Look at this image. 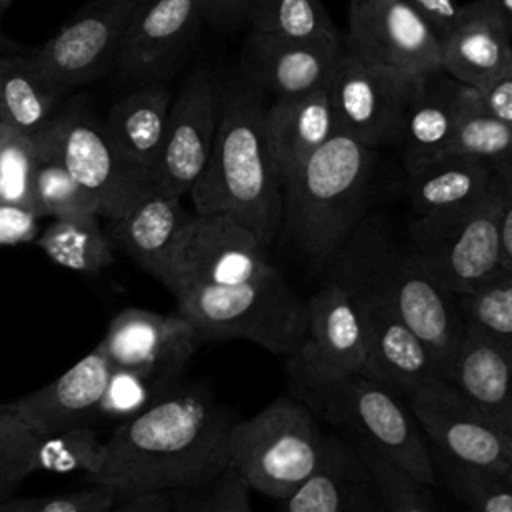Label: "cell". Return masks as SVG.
Instances as JSON below:
<instances>
[{"mask_svg":"<svg viewBox=\"0 0 512 512\" xmlns=\"http://www.w3.org/2000/svg\"><path fill=\"white\" fill-rule=\"evenodd\" d=\"M238 418L200 386H174L144 412L116 424L92 476L118 500L192 490L228 470Z\"/></svg>","mask_w":512,"mask_h":512,"instance_id":"6da1fadb","label":"cell"},{"mask_svg":"<svg viewBox=\"0 0 512 512\" xmlns=\"http://www.w3.org/2000/svg\"><path fill=\"white\" fill-rule=\"evenodd\" d=\"M266 96L240 72L222 78L210 158L190 190L196 214H224L270 248L282 222V178L266 138Z\"/></svg>","mask_w":512,"mask_h":512,"instance_id":"7a4b0ae2","label":"cell"},{"mask_svg":"<svg viewBox=\"0 0 512 512\" xmlns=\"http://www.w3.org/2000/svg\"><path fill=\"white\" fill-rule=\"evenodd\" d=\"M378 148L336 134L282 180V236L314 268L332 264L366 218Z\"/></svg>","mask_w":512,"mask_h":512,"instance_id":"3957f363","label":"cell"},{"mask_svg":"<svg viewBox=\"0 0 512 512\" xmlns=\"http://www.w3.org/2000/svg\"><path fill=\"white\" fill-rule=\"evenodd\" d=\"M332 264L334 274L362 284L388 304L432 352L444 376L466 326L458 296L426 262L410 248L402 250L376 220L366 216Z\"/></svg>","mask_w":512,"mask_h":512,"instance_id":"277c9868","label":"cell"},{"mask_svg":"<svg viewBox=\"0 0 512 512\" xmlns=\"http://www.w3.org/2000/svg\"><path fill=\"white\" fill-rule=\"evenodd\" d=\"M176 312L194 328L200 344L246 340L288 356L304 328V300L274 268L238 284H194L172 292Z\"/></svg>","mask_w":512,"mask_h":512,"instance_id":"5b68a950","label":"cell"},{"mask_svg":"<svg viewBox=\"0 0 512 512\" xmlns=\"http://www.w3.org/2000/svg\"><path fill=\"white\" fill-rule=\"evenodd\" d=\"M316 418L340 428L426 488L436 486L438 468L430 444L406 398L386 384L352 374L332 384L294 394Z\"/></svg>","mask_w":512,"mask_h":512,"instance_id":"8992f818","label":"cell"},{"mask_svg":"<svg viewBox=\"0 0 512 512\" xmlns=\"http://www.w3.org/2000/svg\"><path fill=\"white\" fill-rule=\"evenodd\" d=\"M326 448L328 436L316 414L300 398L280 396L248 420L236 422L228 468L248 490L278 502L318 468Z\"/></svg>","mask_w":512,"mask_h":512,"instance_id":"52a82bcc","label":"cell"},{"mask_svg":"<svg viewBox=\"0 0 512 512\" xmlns=\"http://www.w3.org/2000/svg\"><path fill=\"white\" fill-rule=\"evenodd\" d=\"M76 182L94 198L98 216L114 220L154 192V178L128 162L104 122L80 102L68 104L40 128Z\"/></svg>","mask_w":512,"mask_h":512,"instance_id":"ba28073f","label":"cell"},{"mask_svg":"<svg viewBox=\"0 0 512 512\" xmlns=\"http://www.w3.org/2000/svg\"><path fill=\"white\" fill-rule=\"evenodd\" d=\"M502 180L482 202L442 216H416L410 224V250L456 296L470 292L504 270Z\"/></svg>","mask_w":512,"mask_h":512,"instance_id":"9c48e42d","label":"cell"},{"mask_svg":"<svg viewBox=\"0 0 512 512\" xmlns=\"http://www.w3.org/2000/svg\"><path fill=\"white\" fill-rule=\"evenodd\" d=\"M288 358L294 394L364 374L368 350L358 302L334 274L304 302V328Z\"/></svg>","mask_w":512,"mask_h":512,"instance_id":"30bf717a","label":"cell"},{"mask_svg":"<svg viewBox=\"0 0 512 512\" xmlns=\"http://www.w3.org/2000/svg\"><path fill=\"white\" fill-rule=\"evenodd\" d=\"M444 468L494 474L512 466V434L468 402L448 380L436 378L406 396Z\"/></svg>","mask_w":512,"mask_h":512,"instance_id":"8fae6325","label":"cell"},{"mask_svg":"<svg viewBox=\"0 0 512 512\" xmlns=\"http://www.w3.org/2000/svg\"><path fill=\"white\" fill-rule=\"evenodd\" d=\"M148 0H86V4L28 56L64 94L112 70L118 48Z\"/></svg>","mask_w":512,"mask_h":512,"instance_id":"7c38bea8","label":"cell"},{"mask_svg":"<svg viewBox=\"0 0 512 512\" xmlns=\"http://www.w3.org/2000/svg\"><path fill=\"white\" fill-rule=\"evenodd\" d=\"M274 266L254 232L224 214H196L182 228L164 286L174 292L194 284H238Z\"/></svg>","mask_w":512,"mask_h":512,"instance_id":"4fadbf2b","label":"cell"},{"mask_svg":"<svg viewBox=\"0 0 512 512\" xmlns=\"http://www.w3.org/2000/svg\"><path fill=\"white\" fill-rule=\"evenodd\" d=\"M414 82L416 76L378 66L344 48L328 84L338 132L370 148L394 146Z\"/></svg>","mask_w":512,"mask_h":512,"instance_id":"5bb4252c","label":"cell"},{"mask_svg":"<svg viewBox=\"0 0 512 512\" xmlns=\"http://www.w3.org/2000/svg\"><path fill=\"white\" fill-rule=\"evenodd\" d=\"M222 78L210 66H196L172 96L154 188L182 198L190 194L210 158L220 114Z\"/></svg>","mask_w":512,"mask_h":512,"instance_id":"9a60e30c","label":"cell"},{"mask_svg":"<svg viewBox=\"0 0 512 512\" xmlns=\"http://www.w3.org/2000/svg\"><path fill=\"white\" fill-rule=\"evenodd\" d=\"M344 48L410 76L442 70L440 38L406 0H350Z\"/></svg>","mask_w":512,"mask_h":512,"instance_id":"2e32d148","label":"cell"},{"mask_svg":"<svg viewBox=\"0 0 512 512\" xmlns=\"http://www.w3.org/2000/svg\"><path fill=\"white\" fill-rule=\"evenodd\" d=\"M204 22V0H148L118 48L116 80L128 86L166 82Z\"/></svg>","mask_w":512,"mask_h":512,"instance_id":"e0dca14e","label":"cell"},{"mask_svg":"<svg viewBox=\"0 0 512 512\" xmlns=\"http://www.w3.org/2000/svg\"><path fill=\"white\" fill-rule=\"evenodd\" d=\"M112 368H134L176 386L200 340L178 312L162 314L146 308H124L108 324L98 342Z\"/></svg>","mask_w":512,"mask_h":512,"instance_id":"ac0fdd59","label":"cell"},{"mask_svg":"<svg viewBox=\"0 0 512 512\" xmlns=\"http://www.w3.org/2000/svg\"><path fill=\"white\" fill-rule=\"evenodd\" d=\"M342 54L344 42L246 30L238 72L264 96H296L328 88Z\"/></svg>","mask_w":512,"mask_h":512,"instance_id":"d6986e66","label":"cell"},{"mask_svg":"<svg viewBox=\"0 0 512 512\" xmlns=\"http://www.w3.org/2000/svg\"><path fill=\"white\" fill-rule=\"evenodd\" d=\"M334 276L350 288L362 314L368 350V364L364 370L366 376L386 384L404 398L422 384L442 378L440 366L432 352L388 304H384L362 284L338 274Z\"/></svg>","mask_w":512,"mask_h":512,"instance_id":"ffe728a7","label":"cell"},{"mask_svg":"<svg viewBox=\"0 0 512 512\" xmlns=\"http://www.w3.org/2000/svg\"><path fill=\"white\" fill-rule=\"evenodd\" d=\"M110 372L112 364L102 346L96 344L56 380L14 400L10 406L40 436L92 426Z\"/></svg>","mask_w":512,"mask_h":512,"instance_id":"44dd1931","label":"cell"},{"mask_svg":"<svg viewBox=\"0 0 512 512\" xmlns=\"http://www.w3.org/2000/svg\"><path fill=\"white\" fill-rule=\"evenodd\" d=\"M474 96V88L444 70L416 76L394 144L400 150L404 172L444 150Z\"/></svg>","mask_w":512,"mask_h":512,"instance_id":"7402d4cb","label":"cell"},{"mask_svg":"<svg viewBox=\"0 0 512 512\" xmlns=\"http://www.w3.org/2000/svg\"><path fill=\"white\" fill-rule=\"evenodd\" d=\"M276 512H386L380 488L350 440L328 436L318 468Z\"/></svg>","mask_w":512,"mask_h":512,"instance_id":"603a6c76","label":"cell"},{"mask_svg":"<svg viewBox=\"0 0 512 512\" xmlns=\"http://www.w3.org/2000/svg\"><path fill=\"white\" fill-rule=\"evenodd\" d=\"M500 186L494 162L464 154H442L406 170V196L416 216L466 210Z\"/></svg>","mask_w":512,"mask_h":512,"instance_id":"cb8c5ba5","label":"cell"},{"mask_svg":"<svg viewBox=\"0 0 512 512\" xmlns=\"http://www.w3.org/2000/svg\"><path fill=\"white\" fill-rule=\"evenodd\" d=\"M440 52L442 70L478 90L512 62V38L486 0H472L440 38Z\"/></svg>","mask_w":512,"mask_h":512,"instance_id":"d4e9b609","label":"cell"},{"mask_svg":"<svg viewBox=\"0 0 512 512\" xmlns=\"http://www.w3.org/2000/svg\"><path fill=\"white\" fill-rule=\"evenodd\" d=\"M180 200L182 198L154 190L124 216L106 220L104 226L114 250L130 256L162 284L168 274L174 244L192 218Z\"/></svg>","mask_w":512,"mask_h":512,"instance_id":"484cf974","label":"cell"},{"mask_svg":"<svg viewBox=\"0 0 512 512\" xmlns=\"http://www.w3.org/2000/svg\"><path fill=\"white\" fill-rule=\"evenodd\" d=\"M442 378L512 434V344L466 330Z\"/></svg>","mask_w":512,"mask_h":512,"instance_id":"4316f807","label":"cell"},{"mask_svg":"<svg viewBox=\"0 0 512 512\" xmlns=\"http://www.w3.org/2000/svg\"><path fill=\"white\" fill-rule=\"evenodd\" d=\"M336 134L328 88L272 98L266 108V138L282 180Z\"/></svg>","mask_w":512,"mask_h":512,"instance_id":"83f0119b","label":"cell"},{"mask_svg":"<svg viewBox=\"0 0 512 512\" xmlns=\"http://www.w3.org/2000/svg\"><path fill=\"white\" fill-rule=\"evenodd\" d=\"M172 94L166 82H148L132 86L118 98L104 128L116 150L138 168L154 178V168L160 156Z\"/></svg>","mask_w":512,"mask_h":512,"instance_id":"f1b7e54d","label":"cell"},{"mask_svg":"<svg viewBox=\"0 0 512 512\" xmlns=\"http://www.w3.org/2000/svg\"><path fill=\"white\" fill-rule=\"evenodd\" d=\"M62 92L42 74L28 54H0V120L34 134L52 116Z\"/></svg>","mask_w":512,"mask_h":512,"instance_id":"f546056e","label":"cell"},{"mask_svg":"<svg viewBox=\"0 0 512 512\" xmlns=\"http://www.w3.org/2000/svg\"><path fill=\"white\" fill-rule=\"evenodd\" d=\"M36 244L54 264L82 274H96L112 266L116 258L100 216L52 218L40 230Z\"/></svg>","mask_w":512,"mask_h":512,"instance_id":"4dcf8cb0","label":"cell"},{"mask_svg":"<svg viewBox=\"0 0 512 512\" xmlns=\"http://www.w3.org/2000/svg\"><path fill=\"white\" fill-rule=\"evenodd\" d=\"M32 136L36 148L34 194L38 214L50 218L98 216L94 198L68 172L56 148L42 134V130L34 132Z\"/></svg>","mask_w":512,"mask_h":512,"instance_id":"1f68e13d","label":"cell"},{"mask_svg":"<svg viewBox=\"0 0 512 512\" xmlns=\"http://www.w3.org/2000/svg\"><path fill=\"white\" fill-rule=\"evenodd\" d=\"M246 30L300 40L344 42L320 0H254Z\"/></svg>","mask_w":512,"mask_h":512,"instance_id":"d6a6232c","label":"cell"},{"mask_svg":"<svg viewBox=\"0 0 512 512\" xmlns=\"http://www.w3.org/2000/svg\"><path fill=\"white\" fill-rule=\"evenodd\" d=\"M466 330L512 344V270L504 268L480 286L458 296Z\"/></svg>","mask_w":512,"mask_h":512,"instance_id":"836d02e7","label":"cell"},{"mask_svg":"<svg viewBox=\"0 0 512 512\" xmlns=\"http://www.w3.org/2000/svg\"><path fill=\"white\" fill-rule=\"evenodd\" d=\"M442 154L476 156L496 164L512 154V126L488 114L474 96L438 156Z\"/></svg>","mask_w":512,"mask_h":512,"instance_id":"e575fe53","label":"cell"},{"mask_svg":"<svg viewBox=\"0 0 512 512\" xmlns=\"http://www.w3.org/2000/svg\"><path fill=\"white\" fill-rule=\"evenodd\" d=\"M102 452L104 442L98 440L94 426H80L60 434L40 436L36 452V472H82L92 478L102 464Z\"/></svg>","mask_w":512,"mask_h":512,"instance_id":"d590c367","label":"cell"},{"mask_svg":"<svg viewBox=\"0 0 512 512\" xmlns=\"http://www.w3.org/2000/svg\"><path fill=\"white\" fill-rule=\"evenodd\" d=\"M34 174H36L34 136L4 124L2 140H0V202L24 206L38 214L36 194H34Z\"/></svg>","mask_w":512,"mask_h":512,"instance_id":"8d00e7d4","label":"cell"},{"mask_svg":"<svg viewBox=\"0 0 512 512\" xmlns=\"http://www.w3.org/2000/svg\"><path fill=\"white\" fill-rule=\"evenodd\" d=\"M40 434L10 404L0 406V500L14 496L22 480L36 472Z\"/></svg>","mask_w":512,"mask_h":512,"instance_id":"74e56055","label":"cell"},{"mask_svg":"<svg viewBox=\"0 0 512 512\" xmlns=\"http://www.w3.org/2000/svg\"><path fill=\"white\" fill-rule=\"evenodd\" d=\"M172 388L174 386L148 372L134 368H112L106 390L98 404V418L112 420L116 424L130 420Z\"/></svg>","mask_w":512,"mask_h":512,"instance_id":"f35d334b","label":"cell"},{"mask_svg":"<svg viewBox=\"0 0 512 512\" xmlns=\"http://www.w3.org/2000/svg\"><path fill=\"white\" fill-rule=\"evenodd\" d=\"M366 466L370 468L386 512H436L432 506V500L428 498L426 486L404 474L400 468H396L392 462L376 454L374 450L352 442Z\"/></svg>","mask_w":512,"mask_h":512,"instance_id":"ab89813d","label":"cell"},{"mask_svg":"<svg viewBox=\"0 0 512 512\" xmlns=\"http://www.w3.org/2000/svg\"><path fill=\"white\" fill-rule=\"evenodd\" d=\"M444 470L470 512H512V466L494 474Z\"/></svg>","mask_w":512,"mask_h":512,"instance_id":"60d3db41","label":"cell"},{"mask_svg":"<svg viewBox=\"0 0 512 512\" xmlns=\"http://www.w3.org/2000/svg\"><path fill=\"white\" fill-rule=\"evenodd\" d=\"M116 502L114 490L92 482L56 496H10L0 500V512H108Z\"/></svg>","mask_w":512,"mask_h":512,"instance_id":"b9f144b4","label":"cell"},{"mask_svg":"<svg viewBox=\"0 0 512 512\" xmlns=\"http://www.w3.org/2000/svg\"><path fill=\"white\" fill-rule=\"evenodd\" d=\"M176 512H254L248 498V488L228 468L212 482L178 490Z\"/></svg>","mask_w":512,"mask_h":512,"instance_id":"7bdbcfd3","label":"cell"},{"mask_svg":"<svg viewBox=\"0 0 512 512\" xmlns=\"http://www.w3.org/2000/svg\"><path fill=\"white\" fill-rule=\"evenodd\" d=\"M40 216L24 206L0 202V248L36 242Z\"/></svg>","mask_w":512,"mask_h":512,"instance_id":"ee69618b","label":"cell"},{"mask_svg":"<svg viewBox=\"0 0 512 512\" xmlns=\"http://www.w3.org/2000/svg\"><path fill=\"white\" fill-rule=\"evenodd\" d=\"M476 96L488 114L512 126V62L488 84L478 88Z\"/></svg>","mask_w":512,"mask_h":512,"instance_id":"f6af8a7d","label":"cell"},{"mask_svg":"<svg viewBox=\"0 0 512 512\" xmlns=\"http://www.w3.org/2000/svg\"><path fill=\"white\" fill-rule=\"evenodd\" d=\"M254 0H204L206 22L220 30H238L248 26Z\"/></svg>","mask_w":512,"mask_h":512,"instance_id":"bcb514c9","label":"cell"},{"mask_svg":"<svg viewBox=\"0 0 512 512\" xmlns=\"http://www.w3.org/2000/svg\"><path fill=\"white\" fill-rule=\"evenodd\" d=\"M502 180V212H500V236L504 268L512 270V154L496 162Z\"/></svg>","mask_w":512,"mask_h":512,"instance_id":"7dc6e473","label":"cell"},{"mask_svg":"<svg viewBox=\"0 0 512 512\" xmlns=\"http://www.w3.org/2000/svg\"><path fill=\"white\" fill-rule=\"evenodd\" d=\"M436 32L438 38H442L452 24L458 20L462 4L458 0H406Z\"/></svg>","mask_w":512,"mask_h":512,"instance_id":"c3c4849f","label":"cell"},{"mask_svg":"<svg viewBox=\"0 0 512 512\" xmlns=\"http://www.w3.org/2000/svg\"><path fill=\"white\" fill-rule=\"evenodd\" d=\"M176 508H178V490L124 498V500H118L108 512H176Z\"/></svg>","mask_w":512,"mask_h":512,"instance_id":"681fc988","label":"cell"},{"mask_svg":"<svg viewBox=\"0 0 512 512\" xmlns=\"http://www.w3.org/2000/svg\"><path fill=\"white\" fill-rule=\"evenodd\" d=\"M512 38V0H486Z\"/></svg>","mask_w":512,"mask_h":512,"instance_id":"f907efd6","label":"cell"},{"mask_svg":"<svg viewBox=\"0 0 512 512\" xmlns=\"http://www.w3.org/2000/svg\"><path fill=\"white\" fill-rule=\"evenodd\" d=\"M6 52H20V44H16L14 40H10L0 32V54H6Z\"/></svg>","mask_w":512,"mask_h":512,"instance_id":"816d5d0a","label":"cell"},{"mask_svg":"<svg viewBox=\"0 0 512 512\" xmlns=\"http://www.w3.org/2000/svg\"><path fill=\"white\" fill-rule=\"evenodd\" d=\"M10 2H12V0H0V16H2L4 10L10 6Z\"/></svg>","mask_w":512,"mask_h":512,"instance_id":"f5cc1de1","label":"cell"},{"mask_svg":"<svg viewBox=\"0 0 512 512\" xmlns=\"http://www.w3.org/2000/svg\"><path fill=\"white\" fill-rule=\"evenodd\" d=\"M2 130H4V122L0 120V140H2Z\"/></svg>","mask_w":512,"mask_h":512,"instance_id":"db71d44e","label":"cell"}]
</instances>
